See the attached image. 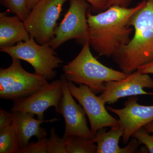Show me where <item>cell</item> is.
Wrapping results in <instances>:
<instances>
[{"label":"cell","instance_id":"cell-1","mask_svg":"<svg viewBox=\"0 0 153 153\" xmlns=\"http://www.w3.org/2000/svg\"><path fill=\"white\" fill-rule=\"evenodd\" d=\"M144 0L134 7L112 6L96 15L87 14L90 47L100 56L114 57L130 41L132 16L144 7Z\"/></svg>","mask_w":153,"mask_h":153},{"label":"cell","instance_id":"cell-2","mask_svg":"<svg viewBox=\"0 0 153 153\" xmlns=\"http://www.w3.org/2000/svg\"><path fill=\"white\" fill-rule=\"evenodd\" d=\"M133 14L130 25L134 29L133 37L113 57L122 71L131 74L140 66L153 61V0Z\"/></svg>","mask_w":153,"mask_h":153},{"label":"cell","instance_id":"cell-3","mask_svg":"<svg viewBox=\"0 0 153 153\" xmlns=\"http://www.w3.org/2000/svg\"><path fill=\"white\" fill-rule=\"evenodd\" d=\"M90 47L88 40L77 56L63 66V71L68 81L87 85L96 94L102 93L105 82L124 79L128 74L102 64L94 57Z\"/></svg>","mask_w":153,"mask_h":153},{"label":"cell","instance_id":"cell-4","mask_svg":"<svg viewBox=\"0 0 153 153\" xmlns=\"http://www.w3.org/2000/svg\"><path fill=\"white\" fill-rule=\"evenodd\" d=\"M0 51L7 54L12 59L28 62L34 68L35 73L47 80L55 78L57 74L55 68L63 63L49 44H38L32 36L27 41H21L13 47L1 48Z\"/></svg>","mask_w":153,"mask_h":153},{"label":"cell","instance_id":"cell-5","mask_svg":"<svg viewBox=\"0 0 153 153\" xmlns=\"http://www.w3.org/2000/svg\"><path fill=\"white\" fill-rule=\"evenodd\" d=\"M48 83L41 75L25 70L20 60L13 58L8 68L0 69V98L14 101L29 96Z\"/></svg>","mask_w":153,"mask_h":153},{"label":"cell","instance_id":"cell-6","mask_svg":"<svg viewBox=\"0 0 153 153\" xmlns=\"http://www.w3.org/2000/svg\"><path fill=\"white\" fill-rule=\"evenodd\" d=\"M67 0H41L33 7L24 23L38 44H49L55 37L57 22Z\"/></svg>","mask_w":153,"mask_h":153},{"label":"cell","instance_id":"cell-7","mask_svg":"<svg viewBox=\"0 0 153 153\" xmlns=\"http://www.w3.org/2000/svg\"><path fill=\"white\" fill-rule=\"evenodd\" d=\"M69 8L55 31V37L49 45L53 49L71 39L84 44L89 40L87 12L90 6L85 0H70Z\"/></svg>","mask_w":153,"mask_h":153},{"label":"cell","instance_id":"cell-8","mask_svg":"<svg viewBox=\"0 0 153 153\" xmlns=\"http://www.w3.org/2000/svg\"><path fill=\"white\" fill-rule=\"evenodd\" d=\"M68 81V80H67ZM69 90L85 111L90 123L91 130L95 135L99 130L107 127L119 125V121L109 114L105 103L87 85L79 84L78 87L68 81Z\"/></svg>","mask_w":153,"mask_h":153},{"label":"cell","instance_id":"cell-9","mask_svg":"<svg viewBox=\"0 0 153 153\" xmlns=\"http://www.w3.org/2000/svg\"><path fill=\"white\" fill-rule=\"evenodd\" d=\"M63 95V83L61 78L48 83L33 94L14 101L11 111H22L32 115H36L38 119L44 120V113L54 107L57 114Z\"/></svg>","mask_w":153,"mask_h":153},{"label":"cell","instance_id":"cell-10","mask_svg":"<svg viewBox=\"0 0 153 153\" xmlns=\"http://www.w3.org/2000/svg\"><path fill=\"white\" fill-rule=\"evenodd\" d=\"M60 78L63 83V95L59 105V113L62 115L65 120V130L63 137L66 138L77 136L93 140L95 135L88 126L85 111L74 100L64 74Z\"/></svg>","mask_w":153,"mask_h":153},{"label":"cell","instance_id":"cell-11","mask_svg":"<svg viewBox=\"0 0 153 153\" xmlns=\"http://www.w3.org/2000/svg\"><path fill=\"white\" fill-rule=\"evenodd\" d=\"M105 89L99 96L105 103L113 104L119 99L138 95H153L143 88H153V79L149 74L137 70L128 74L125 78L105 83Z\"/></svg>","mask_w":153,"mask_h":153},{"label":"cell","instance_id":"cell-12","mask_svg":"<svg viewBox=\"0 0 153 153\" xmlns=\"http://www.w3.org/2000/svg\"><path fill=\"white\" fill-rule=\"evenodd\" d=\"M138 97L132 96L124 103L121 109L108 106L107 109L119 117L123 131V142L128 143L130 138L139 129L153 120V105H143L137 102Z\"/></svg>","mask_w":153,"mask_h":153},{"label":"cell","instance_id":"cell-13","mask_svg":"<svg viewBox=\"0 0 153 153\" xmlns=\"http://www.w3.org/2000/svg\"><path fill=\"white\" fill-rule=\"evenodd\" d=\"M12 112L13 114V123L21 149L28 144L30 139L33 136L37 137L38 139L46 138L47 130L41 126V123L59 120L56 118L46 120L36 119L33 117V115L28 113L22 111Z\"/></svg>","mask_w":153,"mask_h":153},{"label":"cell","instance_id":"cell-14","mask_svg":"<svg viewBox=\"0 0 153 153\" xmlns=\"http://www.w3.org/2000/svg\"><path fill=\"white\" fill-rule=\"evenodd\" d=\"M123 131L119 125L111 127L106 132V128L99 130L95 134L92 141L97 143L96 153H134L138 152L139 142L133 137L128 144L121 148L119 145V140L123 136Z\"/></svg>","mask_w":153,"mask_h":153},{"label":"cell","instance_id":"cell-15","mask_svg":"<svg viewBox=\"0 0 153 153\" xmlns=\"http://www.w3.org/2000/svg\"><path fill=\"white\" fill-rule=\"evenodd\" d=\"M8 13V12L0 13L1 49L13 47L31 38L24 21L17 15L9 16Z\"/></svg>","mask_w":153,"mask_h":153},{"label":"cell","instance_id":"cell-16","mask_svg":"<svg viewBox=\"0 0 153 153\" xmlns=\"http://www.w3.org/2000/svg\"><path fill=\"white\" fill-rule=\"evenodd\" d=\"M21 150L13 123L0 130V153H20Z\"/></svg>","mask_w":153,"mask_h":153},{"label":"cell","instance_id":"cell-17","mask_svg":"<svg viewBox=\"0 0 153 153\" xmlns=\"http://www.w3.org/2000/svg\"><path fill=\"white\" fill-rule=\"evenodd\" d=\"M66 147L67 153H96L97 146L92 140L77 136L66 137Z\"/></svg>","mask_w":153,"mask_h":153},{"label":"cell","instance_id":"cell-18","mask_svg":"<svg viewBox=\"0 0 153 153\" xmlns=\"http://www.w3.org/2000/svg\"><path fill=\"white\" fill-rule=\"evenodd\" d=\"M3 5L11 13L17 15L25 22L30 13L28 0H1Z\"/></svg>","mask_w":153,"mask_h":153},{"label":"cell","instance_id":"cell-19","mask_svg":"<svg viewBox=\"0 0 153 153\" xmlns=\"http://www.w3.org/2000/svg\"><path fill=\"white\" fill-rule=\"evenodd\" d=\"M50 134L48 153H67L66 147V138L59 137L54 127L50 129Z\"/></svg>","mask_w":153,"mask_h":153},{"label":"cell","instance_id":"cell-20","mask_svg":"<svg viewBox=\"0 0 153 153\" xmlns=\"http://www.w3.org/2000/svg\"><path fill=\"white\" fill-rule=\"evenodd\" d=\"M49 140L47 138L38 139L36 143H29L20 153H48Z\"/></svg>","mask_w":153,"mask_h":153},{"label":"cell","instance_id":"cell-21","mask_svg":"<svg viewBox=\"0 0 153 153\" xmlns=\"http://www.w3.org/2000/svg\"><path fill=\"white\" fill-rule=\"evenodd\" d=\"M132 137L136 139L141 144H143L149 152L153 153V134L151 135L144 127L134 132Z\"/></svg>","mask_w":153,"mask_h":153},{"label":"cell","instance_id":"cell-22","mask_svg":"<svg viewBox=\"0 0 153 153\" xmlns=\"http://www.w3.org/2000/svg\"><path fill=\"white\" fill-rule=\"evenodd\" d=\"M13 121V114L12 111H6L2 108L0 109V130L10 125Z\"/></svg>","mask_w":153,"mask_h":153},{"label":"cell","instance_id":"cell-23","mask_svg":"<svg viewBox=\"0 0 153 153\" xmlns=\"http://www.w3.org/2000/svg\"><path fill=\"white\" fill-rule=\"evenodd\" d=\"M96 10L103 11L107 9L105 0H85Z\"/></svg>","mask_w":153,"mask_h":153},{"label":"cell","instance_id":"cell-24","mask_svg":"<svg viewBox=\"0 0 153 153\" xmlns=\"http://www.w3.org/2000/svg\"><path fill=\"white\" fill-rule=\"evenodd\" d=\"M132 0H105L107 7L108 8L112 6H119L128 7Z\"/></svg>","mask_w":153,"mask_h":153},{"label":"cell","instance_id":"cell-25","mask_svg":"<svg viewBox=\"0 0 153 153\" xmlns=\"http://www.w3.org/2000/svg\"><path fill=\"white\" fill-rule=\"evenodd\" d=\"M137 70L143 74H153V61L140 66Z\"/></svg>","mask_w":153,"mask_h":153},{"label":"cell","instance_id":"cell-26","mask_svg":"<svg viewBox=\"0 0 153 153\" xmlns=\"http://www.w3.org/2000/svg\"><path fill=\"white\" fill-rule=\"evenodd\" d=\"M149 133L153 134V120L144 126Z\"/></svg>","mask_w":153,"mask_h":153},{"label":"cell","instance_id":"cell-27","mask_svg":"<svg viewBox=\"0 0 153 153\" xmlns=\"http://www.w3.org/2000/svg\"><path fill=\"white\" fill-rule=\"evenodd\" d=\"M41 1V0H28V6L30 10H31L37 3Z\"/></svg>","mask_w":153,"mask_h":153}]
</instances>
